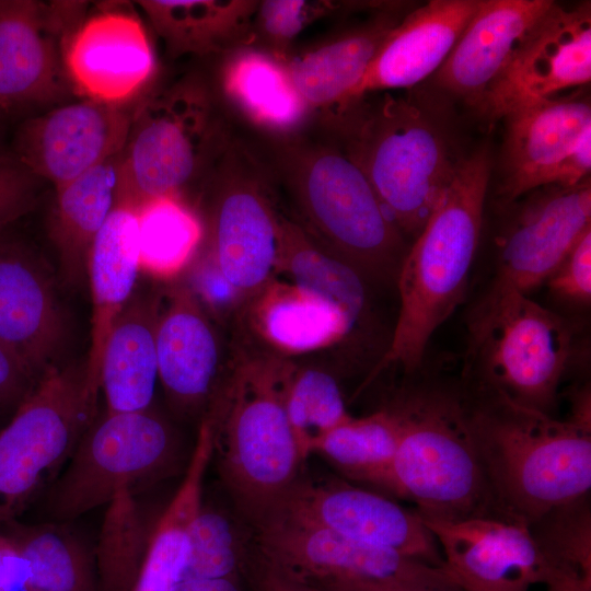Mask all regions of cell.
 <instances>
[{
  "instance_id": "1",
  "label": "cell",
  "mask_w": 591,
  "mask_h": 591,
  "mask_svg": "<svg viewBox=\"0 0 591 591\" xmlns=\"http://www.w3.org/2000/svg\"><path fill=\"white\" fill-rule=\"evenodd\" d=\"M471 439L499 517L529 525L588 496L591 429L461 380Z\"/></svg>"
},
{
  "instance_id": "2",
  "label": "cell",
  "mask_w": 591,
  "mask_h": 591,
  "mask_svg": "<svg viewBox=\"0 0 591 591\" xmlns=\"http://www.w3.org/2000/svg\"><path fill=\"white\" fill-rule=\"evenodd\" d=\"M268 164L287 194L289 217L317 246L372 286L396 285L409 245L345 149L289 137L276 143Z\"/></svg>"
},
{
  "instance_id": "3",
  "label": "cell",
  "mask_w": 591,
  "mask_h": 591,
  "mask_svg": "<svg viewBox=\"0 0 591 591\" xmlns=\"http://www.w3.org/2000/svg\"><path fill=\"white\" fill-rule=\"evenodd\" d=\"M490 170L486 147L462 158L451 184L409 245L396 280L399 311L390 345L362 387L389 368L418 371L431 336L463 301Z\"/></svg>"
},
{
  "instance_id": "4",
  "label": "cell",
  "mask_w": 591,
  "mask_h": 591,
  "mask_svg": "<svg viewBox=\"0 0 591 591\" xmlns=\"http://www.w3.org/2000/svg\"><path fill=\"white\" fill-rule=\"evenodd\" d=\"M294 363L265 350H237L209 407L213 454L247 524L296 483L303 463L286 410Z\"/></svg>"
},
{
  "instance_id": "5",
  "label": "cell",
  "mask_w": 591,
  "mask_h": 591,
  "mask_svg": "<svg viewBox=\"0 0 591 591\" xmlns=\"http://www.w3.org/2000/svg\"><path fill=\"white\" fill-rule=\"evenodd\" d=\"M402 391L390 405L401 436L384 489L424 518H501L471 439L461 382L418 379Z\"/></svg>"
},
{
  "instance_id": "6",
  "label": "cell",
  "mask_w": 591,
  "mask_h": 591,
  "mask_svg": "<svg viewBox=\"0 0 591 591\" xmlns=\"http://www.w3.org/2000/svg\"><path fill=\"white\" fill-rule=\"evenodd\" d=\"M362 100L335 121L346 140L344 149L390 219L414 241L462 159L453 158L441 124L418 101L390 93L374 104Z\"/></svg>"
},
{
  "instance_id": "7",
  "label": "cell",
  "mask_w": 591,
  "mask_h": 591,
  "mask_svg": "<svg viewBox=\"0 0 591 591\" xmlns=\"http://www.w3.org/2000/svg\"><path fill=\"white\" fill-rule=\"evenodd\" d=\"M232 140L201 80L185 78L148 97L131 115L118 205L138 210L158 197H179Z\"/></svg>"
},
{
  "instance_id": "8",
  "label": "cell",
  "mask_w": 591,
  "mask_h": 591,
  "mask_svg": "<svg viewBox=\"0 0 591 591\" xmlns=\"http://www.w3.org/2000/svg\"><path fill=\"white\" fill-rule=\"evenodd\" d=\"M577 338L576 322L515 294L468 338L463 380L551 415Z\"/></svg>"
},
{
  "instance_id": "9",
  "label": "cell",
  "mask_w": 591,
  "mask_h": 591,
  "mask_svg": "<svg viewBox=\"0 0 591 591\" xmlns=\"http://www.w3.org/2000/svg\"><path fill=\"white\" fill-rule=\"evenodd\" d=\"M84 371L51 364L0 430V534L66 465L93 422Z\"/></svg>"
},
{
  "instance_id": "10",
  "label": "cell",
  "mask_w": 591,
  "mask_h": 591,
  "mask_svg": "<svg viewBox=\"0 0 591 591\" xmlns=\"http://www.w3.org/2000/svg\"><path fill=\"white\" fill-rule=\"evenodd\" d=\"M518 199L510 202L514 206L495 237L490 271L467 313L468 337L507 299L544 283L591 229L590 178L573 187L545 185Z\"/></svg>"
},
{
  "instance_id": "11",
  "label": "cell",
  "mask_w": 591,
  "mask_h": 591,
  "mask_svg": "<svg viewBox=\"0 0 591 591\" xmlns=\"http://www.w3.org/2000/svg\"><path fill=\"white\" fill-rule=\"evenodd\" d=\"M270 166L232 140L217 165L208 209L209 253L244 303L277 275L280 211Z\"/></svg>"
},
{
  "instance_id": "12",
  "label": "cell",
  "mask_w": 591,
  "mask_h": 591,
  "mask_svg": "<svg viewBox=\"0 0 591 591\" xmlns=\"http://www.w3.org/2000/svg\"><path fill=\"white\" fill-rule=\"evenodd\" d=\"M176 456L173 430L155 413H106L86 429L54 484L49 514L71 520L107 505L123 489L163 477Z\"/></svg>"
},
{
  "instance_id": "13",
  "label": "cell",
  "mask_w": 591,
  "mask_h": 591,
  "mask_svg": "<svg viewBox=\"0 0 591 591\" xmlns=\"http://www.w3.org/2000/svg\"><path fill=\"white\" fill-rule=\"evenodd\" d=\"M248 525L252 548L302 586L399 582L436 591H462L444 568L355 542L278 511H268Z\"/></svg>"
},
{
  "instance_id": "14",
  "label": "cell",
  "mask_w": 591,
  "mask_h": 591,
  "mask_svg": "<svg viewBox=\"0 0 591 591\" xmlns=\"http://www.w3.org/2000/svg\"><path fill=\"white\" fill-rule=\"evenodd\" d=\"M268 511L314 523L361 544L444 567L439 545L417 511L346 482L298 478Z\"/></svg>"
},
{
  "instance_id": "15",
  "label": "cell",
  "mask_w": 591,
  "mask_h": 591,
  "mask_svg": "<svg viewBox=\"0 0 591 591\" xmlns=\"http://www.w3.org/2000/svg\"><path fill=\"white\" fill-rule=\"evenodd\" d=\"M591 80V4L553 3L518 44L480 112L500 119L512 108L584 86Z\"/></svg>"
},
{
  "instance_id": "16",
  "label": "cell",
  "mask_w": 591,
  "mask_h": 591,
  "mask_svg": "<svg viewBox=\"0 0 591 591\" xmlns=\"http://www.w3.org/2000/svg\"><path fill=\"white\" fill-rule=\"evenodd\" d=\"M85 2L0 0V109L45 104L69 85L63 45Z\"/></svg>"
},
{
  "instance_id": "17",
  "label": "cell",
  "mask_w": 591,
  "mask_h": 591,
  "mask_svg": "<svg viewBox=\"0 0 591 591\" xmlns=\"http://www.w3.org/2000/svg\"><path fill=\"white\" fill-rule=\"evenodd\" d=\"M131 115L88 99L23 121L13 154L37 177L60 187L123 151Z\"/></svg>"
},
{
  "instance_id": "18",
  "label": "cell",
  "mask_w": 591,
  "mask_h": 591,
  "mask_svg": "<svg viewBox=\"0 0 591 591\" xmlns=\"http://www.w3.org/2000/svg\"><path fill=\"white\" fill-rule=\"evenodd\" d=\"M159 380L172 407L195 414L216 397L225 373L217 328L193 288L160 294L155 327Z\"/></svg>"
},
{
  "instance_id": "19",
  "label": "cell",
  "mask_w": 591,
  "mask_h": 591,
  "mask_svg": "<svg viewBox=\"0 0 591 591\" xmlns=\"http://www.w3.org/2000/svg\"><path fill=\"white\" fill-rule=\"evenodd\" d=\"M421 519L442 551L444 569L462 590L529 589L544 583L552 570L523 522L498 517Z\"/></svg>"
},
{
  "instance_id": "20",
  "label": "cell",
  "mask_w": 591,
  "mask_h": 591,
  "mask_svg": "<svg viewBox=\"0 0 591 591\" xmlns=\"http://www.w3.org/2000/svg\"><path fill=\"white\" fill-rule=\"evenodd\" d=\"M243 318L265 350L287 358L339 346L354 361H371L382 356L336 305L291 281L273 278L244 302ZM373 370V369H372Z\"/></svg>"
},
{
  "instance_id": "21",
  "label": "cell",
  "mask_w": 591,
  "mask_h": 591,
  "mask_svg": "<svg viewBox=\"0 0 591 591\" xmlns=\"http://www.w3.org/2000/svg\"><path fill=\"white\" fill-rule=\"evenodd\" d=\"M63 66L73 88L90 100L119 104L154 71V55L134 14L105 10L83 20L63 45Z\"/></svg>"
},
{
  "instance_id": "22",
  "label": "cell",
  "mask_w": 591,
  "mask_h": 591,
  "mask_svg": "<svg viewBox=\"0 0 591 591\" xmlns=\"http://www.w3.org/2000/svg\"><path fill=\"white\" fill-rule=\"evenodd\" d=\"M63 338V321L46 268L22 241L0 231V344L38 379Z\"/></svg>"
},
{
  "instance_id": "23",
  "label": "cell",
  "mask_w": 591,
  "mask_h": 591,
  "mask_svg": "<svg viewBox=\"0 0 591 591\" xmlns=\"http://www.w3.org/2000/svg\"><path fill=\"white\" fill-rule=\"evenodd\" d=\"M502 119L499 194L508 205L549 185L560 160L591 129V104L587 95H558L517 106Z\"/></svg>"
},
{
  "instance_id": "24",
  "label": "cell",
  "mask_w": 591,
  "mask_h": 591,
  "mask_svg": "<svg viewBox=\"0 0 591 591\" xmlns=\"http://www.w3.org/2000/svg\"><path fill=\"white\" fill-rule=\"evenodd\" d=\"M553 3L551 0H482L434 73L437 85L479 111L520 40Z\"/></svg>"
},
{
  "instance_id": "25",
  "label": "cell",
  "mask_w": 591,
  "mask_h": 591,
  "mask_svg": "<svg viewBox=\"0 0 591 591\" xmlns=\"http://www.w3.org/2000/svg\"><path fill=\"white\" fill-rule=\"evenodd\" d=\"M482 0H431L410 9L391 31L357 90L367 93L410 88L436 73Z\"/></svg>"
},
{
  "instance_id": "26",
  "label": "cell",
  "mask_w": 591,
  "mask_h": 591,
  "mask_svg": "<svg viewBox=\"0 0 591 591\" xmlns=\"http://www.w3.org/2000/svg\"><path fill=\"white\" fill-rule=\"evenodd\" d=\"M404 2H385L363 23L285 62L306 106L335 109V119L360 101L357 90L376 51L409 10Z\"/></svg>"
},
{
  "instance_id": "27",
  "label": "cell",
  "mask_w": 591,
  "mask_h": 591,
  "mask_svg": "<svg viewBox=\"0 0 591 591\" xmlns=\"http://www.w3.org/2000/svg\"><path fill=\"white\" fill-rule=\"evenodd\" d=\"M139 271L137 210L117 205L95 236L86 275L92 298L91 344L83 367L85 389L97 403L101 364L112 327L130 298Z\"/></svg>"
},
{
  "instance_id": "28",
  "label": "cell",
  "mask_w": 591,
  "mask_h": 591,
  "mask_svg": "<svg viewBox=\"0 0 591 591\" xmlns=\"http://www.w3.org/2000/svg\"><path fill=\"white\" fill-rule=\"evenodd\" d=\"M160 294L130 298L115 321L101 364L106 413L149 409L158 373L155 327Z\"/></svg>"
},
{
  "instance_id": "29",
  "label": "cell",
  "mask_w": 591,
  "mask_h": 591,
  "mask_svg": "<svg viewBox=\"0 0 591 591\" xmlns=\"http://www.w3.org/2000/svg\"><path fill=\"white\" fill-rule=\"evenodd\" d=\"M121 152L56 188L49 235L65 281L86 274L91 245L119 201Z\"/></svg>"
},
{
  "instance_id": "30",
  "label": "cell",
  "mask_w": 591,
  "mask_h": 591,
  "mask_svg": "<svg viewBox=\"0 0 591 591\" xmlns=\"http://www.w3.org/2000/svg\"><path fill=\"white\" fill-rule=\"evenodd\" d=\"M147 14L171 57L205 56L250 47L258 1L144 0Z\"/></svg>"
},
{
  "instance_id": "31",
  "label": "cell",
  "mask_w": 591,
  "mask_h": 591,
  "mask_svg": "<svg viewBox=\"0 0 591 591\" xmlns=\"http://www.w3.org/2000/svg\"><path fill=\"white\" fill-rule=\"evenodd\" d=\"M278 273L339 308L368 337L375 332L373 286L348 263L317 246L281 212Z\"/></svg>"
},
{
  "instance_id": "32",
  "label": "cell",
  "mask_w": 591,
  "mask_h": 591,
  "mask_svg": "<svg viewBox=\"0 0 591 591\" xmlns=\"http://www.w3.org/2000/svg\"><path fill=\"white\" fill-rule=\"evenodd\" d=\"M221 83L232 103L262 128L286 134L306 118L309 107L285 63L259 49L232 51L222 68Z\"/></svg>"
},
{
  "instance_id": "33",
  "label": "cell",
  "mask_w": 591,
  "mask_h": 591,
  "mask_svg": "<svg viewBox=\"0 0 591 591\" xmlns=\"http://www.w3.org/2000/svg\"><path fill=\"white\" fill-rule=\"evenodd\" d=\"M1 535L25 561L30 591H100L95 560L65 529L23 528L13 522Z\"/></svg>"
},
{
  "instance_id": "34",
  "label": "cell",
  "mask_w": 591,
  "mask_h": 591,
  "mask_svg": "<svg viewBox=\"0 0 591 591\" xmlns=\"http://www.w3.org/2000/svg\"><path fill=\"white\" fill-rule=\"evenodd\" d=\"M399 436V418L389 406L334 428L320 441L315 453L323 454L350 479L384 488Z\"/></svg>"
},
{
  "instance_id": "35",
  "label": "cell",
  "mask_w": 591,
  "mask_h": 591,
  "mask_svg": "<svg viewBox=\"0 0 591 591\" xmlns=\"http://www.w3.org/2000/svg\"><path fill=\"white\" fill-rule=\"evenodd\" d=\"M137 218L139 270L162 280L176 277L202 240L198 216L179 197L163 196L141 205Z\"/></svg>"
},
{
  "instance_id": "36",
  "label": "cell",
  "mask_w": 591,
  "mask_h": 591,
  "mask_svg": "<svg viewBox=\"0 0 591 591\" xmlns=\"http://www.w3.org/2000/svg\"><path fill=\"white\" fill-rule=\"evenodd\" d=\"M149 538L135 491L123 489L107 503L95 553L100 591H132Z\"/></svg>"
},
{
  "instance_id": "37",
  "label": "cell",
  "mask_w": 591,
  "mask_h": 591,
  "mask_svg": "<svg viewBox=\"0 0 591 591\" xmlns=\"http://www.w3.org/2000/svg\"><path fill=\"white\" fill-rule=\"evenodd\" d=\"M286 410L302 462L315 453L331 430L352 418L335 375L314 366L294 364L286 393Z\"/></svg>"
},
{
  "instance_id": "38",
  "label": "cell",
  "mask_w": 591,
  "mask_h": 591,
  "mask_svg": "<svg viewBox=\"0 0 591 591\" xmlns=\"http://www.w3.org/2000/svg\"><path fill=\"white\" fill-rule=\"evenodd\" d=\"M247 548L233 521L201 505L188 530L181 580L244 576Z\"/></svg>"
},
{
  "instance_id": "39",
  "label": "cell",
  "mask_w": 591,
  "mask_h": 591,
  "mask_svg": "<svg viewBox=\"0 0 591 591\" xmlns=\"http://www.w3.org/2000/svg\"><path fill=\"white\" fill-rule=\"evenodd\" d=\"M552 569L591 579V512L588 496L558 505L528 525Z\"/></svg>"
},
{
  "instance_id": "40",
  "label": "cell",
  "mask_w": 591,
  "mask_h": 591,
  "mask_svg": "<svg viewBox=\"0 0 591 591\" xmlns=\"http://www.w3.org/2000/svg\"><path fill=\"white\" fill-rule=\"evenodd\" d=\"M382 2L360 1H258L252 23L250 47L259 49L285 63L296 37L316 20L352 10H372Z\"/></svg>"
},
{
  "instance_id": "41",
  "label": "cell",
  "mask_w": 591,
  "mask_h": 591,
  "mask_svg": "<svg viewBox=\"0 0 591 591\" xmlns=\"http://www.w3.org/2000/svg\"><path fill=\"white\" fill-rule=\"evenodd\" d=\"M560 303L587 309L591 302V229L569 251L544 282Z\"/></svg>"
},
{
  "instance_id": "42",
  "label": "cell",
  "mask_w": 591,
  "mask_h": 591,
  "mask_svg": "<svg viewBox=\"0 0 591 591\" xmlns=\"http://www.w3.org/2000/svg\"><path fill=\"white\" fill-rule=\"evenodd\" d=\"M42 181L13 153L0 154V230L36 207Z\"/></svg>"
},
{
  "instance_id": "43",
  "label": "cell",
  "mask_w": 591,
  "mask_h": 591,
  "mask_svg": "<svg viewBox=\"0 0 591 591\" xmlns=\"http://www.w3.org/2000/svg\"><path fill=\"white\" fill-rule=\"evenodd\" d=\"M37 379L0 344V407L21 403Z\"/></svg>"
},
{
  "instance_id": "44",
  "label": "cell",
  "mask_w": 591,
  "mask_h": 591,
  "mask_svg": "<svg viewBox=\"0 0 591 591\" xmlns=\"http://www.w3.org/2000/svg\"><path fill=\"white\" fill-rule=\"evenodd\" d=\"M590 170L591 129L587 130L560 160L551 177L549 185L573 187L590 178Z\"/></svg>"
},
{
  "instance_id": "45",
  "label": "cell",
  "mask_w": 591,
  "mask_h": 591,
  "mask_svg": "<svg viewBox=\"0 0 591 591\" xmlns=\"http://www.w3.org/2000/svg\"><path fill=\"white\" fill-rule=\"evenodd\" d=\"M244 578L253 591H304L266 563L250 545L244 568Z\"/></svg>"
},
{
  "instance_id": "46",
  "label": "cell",
  "mask_w": 591,
  "mask_h": 591,
  "mask_svg": "<svg viewBox=\"0 0 591 591\" xmlns=\"http://www.w3.org/2000/svg\"><path fill=\"white\" fill-rule=\"evenodd\" d=\"M0 591H30L26 564L7 537L0 549Z\"/></svg>"
},
{
  "instance_id": "47",
  "label": "cell",
  "mask_w": 591,
  "mask_h": 591,
  "mask_svg": "<svg viewBox=\"0 0 591 591\" xmlns=\"http://www.w3.org/2000/svg\"><path fill=\"white\" fill-rule=\"evenodd\" d=\"M244 576L215 579H182L173 591H245Z\"/></svg>"
},
{
  "instance_id": "48",
  "label": "cell",
  "mask_w": 591,
  "mask_h": 591,
  "mask_svg": "<svg viewBox=\"0 0 591 591\" xmlns=\"http://www.w3.org/2000/svg\"><path fill=\"white\" fill-rule=\"evenodd\" d=\"M544 584L546 591H591V579L561 569H552Z\"/></svg>"
},
{
  "instance_id": "49",
  "label": "cell",
  "mask_w": 591,
  "mask_h": 591,
  "mask_svg": "<svg viewBox=\"0 0 591 591\" xmlns=\"http://www.w3.org/2000/svg\"><path fill=\"white\" fill-rule=\"evenodd\" d=\"M339 591H436L399 582H356L336 587H324Z\"/></svg>"
},
{
  "instance_id": "50",
  "label": "cell",
  "mask_w": 591,
  "mask_h": 591,
  "mask_svg": "<svg viewBox=\"0 0 591 591\" xmlns=\"http://www.w3.org/2000/svg\"><path fill=\"white\" fill-rule=\"evenodd\" d=\"M462 591H529V589H491V588H480V587H468Z\"/></svg>"
},
{
  "instance_id": "51",
  "label": "cell",
  "mask_w": 591,
  "mask_h": 591,
  "mask_svg": "<svg viewBox=\"0 0 591 591\" xmlns=\"http://www.w3.org/2000/svg\"><path fill=\"white\" fill-rule=\"evenodd\" d=\"M299 584V583H297ZM304 591H339V590H336V589H331V588H324V587H312V586H302V584H299Z\"/></svg>"
},
{
  "instance_id": "52",
  "label": "cell",
  "mask_w": 591,
  "mask_h": 591,
  "mask_svg": "<svg viewBox=\"0 0 591 591\" xmlns=\"http://www.w3.org/2000/svg\"><path fill=\"white\" fill-rule=\"evenodd\" d=\"M4 544H5V537L3 535H0V549L3 547Z\"/></svg>"
},
{
  "instance_id": "53",
  "label": "cell",
  "mask_w": 591,
  "mask_h": 591,
  "mask_svg": "<svg viewBox=\"0 0 591 591\" xmlns=\"http://www.w3.org/2000/svg\"><path fill=\"white\" fill-rule=\"evenodd\" d=\"M1 231V230H0Z\"/></svg>"
}]
</instances>
